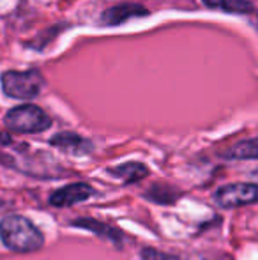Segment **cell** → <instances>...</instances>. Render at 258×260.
Wrapping results in <instances>:
<instances>
[{"instance_id": "8fae6325", "label": "cell", "mask_w": 258, "mask_h": 260, "mask_svg": "<svg viewBox=\"0 0 258 260\" xmlns=\"http://www.w3.org/2000/svg\"><path fill=\"white\" fill-rule=\"evenodd\" d=\"M141 257L143 260H205L203 257H198V255H166V253H159L156 250H147L141 251Z\"/></svg>"}, {"instance_id": "52a82bcc", "label": "cell", "mask_w": 258, "mask_h": 260, "mask_svg": "<svg viewBox=\"0 0 258 260\" xmlns=\"http://www.w3.org/2000/svg\"><path fill=\"white\" fill-rule=\"evenodd\" d=\"M50 144L60 151L69 152V154H87L92 149L90 142L75 133H59L50 140Z\"/></svg>"}, {"instance_id": "7a4b0ae2", "label": "cell", "mask_w": 258, "mask_h": 260, "mask_svg": "<svg viewBox=\"0 0 258 260\" xmlns=\"http://www.w3.org/2000/svg\"><path fill=\"white\" fill-rule=\"evenodd\" d=\"M45 87V78L38 69L28 71H6L2 75V90L14 100H32Z\"/></svg>"}, {"instance_id": "277c9868", "label": "cell", "mask_w": 258, "mask_h": 260, "mask_svg": "<svg viewBox=\"0 0 258 260\" xmlns=\"http://www.w3.org/2000/svg\"><path fill=\"white\" fill-rule=\"evenodd\" d=\"M258 189L255 184H228L223 186L221 189H217L214 200L219 207L230 209V207H241L248 206V204L256 202Z\"/></svg>"}, {"instance_id": "30bf717a", "label": "cell", "mask_w": 258, "mask_h": 260, "mask_svg": "<svg viewBox=\"0 0 258 260\" xmlns=\"http://www.w3.org/2000/svg\"><path fill=\"white\" fill-rule=\"evenodd\" d=\"M230 157H235V159H256L258 157V145L255 138H249L246 142H241L237 144L230 152H228Z\"/></svg>"}, {"instance_id": "8992f818", "label": "cell", "mask_w": 258, "mask_h": 260, "mask_svg": "<svg viewBox=\"0 0 258 260\" xmlns=\"http://www.w3.org/2000/svg\"><path fill=\"white\" fill-rule=\"evenodd\" d=\"M149 11L140 4H121V6L110 7L106 13L101 16V23L114 27V25H122L124 21L131 20V18H140L147 16Z\"/></svg>"}, {"instance_id": "9c48e42d", "label": "cell", "mask_w": 258, "mask_h": 260, "mask_svg": "<svg viewBox=\"0 0 258 260\" xmlns=\"http://www.w3.org/2000/svg\"><path fill=\"white\" fill-rule=\"evenodd\" d=\"M110 172L115 177L122 179L124 182H136V181H140V179H143L149 170L145 165L133 161V163H124V165H121V167L110 168Z\"/></svg>"}, {"instance_id": "ba28073f", "label": "cell", "mask_w": 258, "mask_h": 260, "mask_svg": "<svg viewBox=\"0 0 258 260\" xmlns=\"http://www.w3.org/2000/svg\"><path fill=\"white\" fill-rule=\"evenodd\" d=\"M203 4L210 9H219L225 13L235 14H249L255 11V6L249 0H203Z\"/></svg>"}, {"instance_id": "3957f363", "label": "cell", "mask_w": 258, "mask_h": 260, "mask_svg": "<svg viewBox=\"0 0 258 260\" xmlns=\"http://www.w3.org/2000/svg\"><path fill=\"white\" fill-rule=\"evenodd\" d=\"M4 122L14 133L30 135V133H41V131L48 129L52 120H50V117L39 106L21 105L16 106V108H11L6 113Z\"/></svg>"}, {"instance_id": "5b68a950", "label": "cell", "mask_w": 258, "mask_h": 260, "mask_svg": "<svg viewBox=\"0 0 258 260\" xmlns=\"http://www.w3.org/2000/svg\"><path fill=\"white\" fill-rule=\"evenodd\" d=\"M94 195V189L89 184H83V182H76V184H69L65 188H60L57 191L52 193L50 197V204L55 207H69L75 206L78 202L90 199Z\"/></svg>"}, {"instance_id": "6da1fadb", "label": "cell", "mask_w": 258, "mask_h": 260, "mask_svg": "<svg viewBox=\"0 0 258 260\" xmlns=\"http://www.w3.org/2000/svg\"><path fill=\"white\" fill-rule=\"evenodd\" d=\"M0 239L9 250L20 253L39 250L45 243L41 230L20 214H9L0 221Z\"/></svg>"}]
</instances>
